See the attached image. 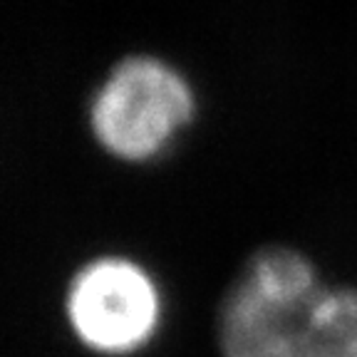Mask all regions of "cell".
<instances>
[{
  "label": "cell",
  "mask_w": 357,
  "mask_h": 357,
  "mask_svg": "<svg viewBox=\"0 0 357 357\" xmlns=\"http://www.w3.org/2000/svg\"><path fill=\"white\" fill-rule=\"evenodd\" d=\"M221 357H357V288L325 285L288 245L245 261L223 298Z\"/></svg>",
  "instance_id": "1"
},
{
  "label": "cell",
  "mask_w": 357,
  "mask_h": 357,
  "mask_svg": "<svg viewBox=\"0 0 357 357\" xmlns=\"http://www.w3.org/2000/svg\"><path fill=\"white\" fill-rule=\"evenodd\" d=\"M196 117V89L178 67L154 55L117 62L89 105L97 142L124 162H149Z\"/></svg>",
  "instance_id": "2"
},
{
  "label": "cell",
  "mask_w": 357,
  "mask_h": 357,
  "mask_svg": "<svg viewBox=\"0 0 357 357\" xmlns=\"http://www.w3.org/2000/svg\"><path fill=\"white\" fill-rule=\"evenodd\" d=\"M67 320L82 345L102 355H132L162 323V293L139 263L107 256L87 263L67 290Z\"/></svg>",
  "instance_id": "3"
}]
</instances>
